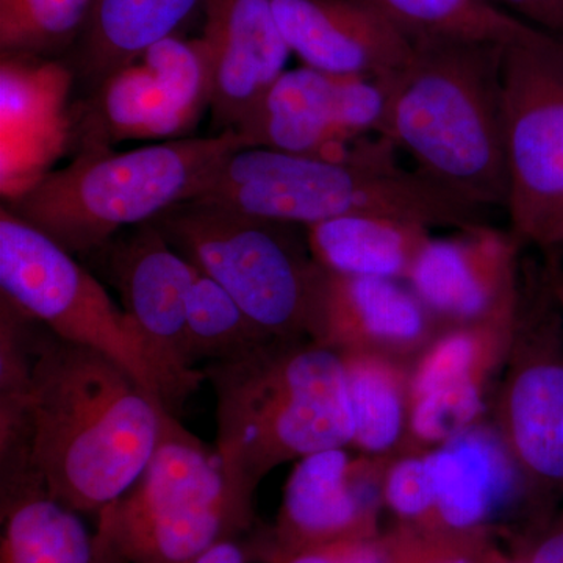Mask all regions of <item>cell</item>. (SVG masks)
<instances>
[{
  "label": "cell",
  "instance_id": "cell-1",
  "mask_svg": "<svg viewBox=\"0 0 563 563\" xmlns=\"http://www.w3.org/2000/svg\"><path fill=\"white\" fill-rule=\"evenodd\" d=\"M165 413L117 362L40 322L29 396L32 462L58 501L76 512L117 501L151 461Z\"/></svg>",
  "mask_w": 563,
  "mask_h": 563
},
{
  "label": "cell",
  "instance_id": "cell-2",
  "mask_svg": "<svg viewBox=\"0 0 563 563\" xmlns=\"http://www.w3.org/2000/svg\"><path fill=\"white\" fill-rule=\"evenodd\" d=\"M217 396V453L244 533L254 496L277 466L351 448L354 420L342 355L309 339L276 340L202 368Z\"/></svg>",
  "mask_w": 563,
  "mask_h": 563
},
{
  "label": "cell",
  "instance_id": "cell-3",
  "mask_svg": "<svg viewBox=\"0 0 563 563\" xmlns=\"http://www.w3.org/2000/svg\"><path fill=\"white\" fill-rule=\"evenodd\" d=\"M503 44L466 40L415 43L387 85L379 135L406 151L415 169L479 209L509 201L504 132Z\"/></svg>",
  "mask_w": 563,
  "mask_h": 563
},
{
  "label": "cell",
  "instance_id": "cell-4",
  "mask_svg": "<svg viewBox=\"0 0 563 563\" xmlns=\"http://www.w3.org/2000/svg\"><path fill=\"white\" fill-rule=\"evenodd\" d=\"M244 147H252L250 141L225 131L128 152L81 150L68 166L44 174L3 207L81 261L125 229L195 199L211 174Z\"/></svg>",
  "mask_w": 563,
  "mask_h": 563
},
{
  "label": "cell",
  "instance_id": "cell-5",
  "mask_svg": "<svg viewBox=\"0 0 563 563\" xmlns=\"http://www.w3.org/2000/svg\"><path fill=\"white\" fill-rule=\"evenodd\" d=\"M398 151L390 146L372 157L333 162L244 147L211 174L195 199L302 228L351 214H388L451 231L488 222L487 210L402 168Z\"/></svg>",
  "mask_w": 563,
  "mask_h": 563
},
{
  "label": "cell",
  "instance_id": "cell-6",
  "mask_svg": "<svg viewBox=\"0 0 563 563\" xmlns=\"http://www.w3.org/2000/svg\"><path fill=\"white\" fill-rule=\"evenodd\" d=\"M98 515L95 536L109 563H190L247 536L233 517L217 448L168 412L144 472Z\"/></svg>",
  "mask_w": 563,
  "mask_h": 563
},
{
  "label": "cell",
  "instance_id": "cell-7",
  "mask_svg": "<svg viewBox=\"0 0 563 563\" xmlns=\"http://www.w3.org/2000/svg\"><path fill=\"white\" fill-rule=\"evenodd\" d=\"M152 222L276 339H309L317 263L306 228L198 199L177 203Z\"/></svg>",
  "mask_w": 563,
  "mask_h": 563
},
{
  "label": "cell",
  "instance_id": "cell-8",
  "mask_svg": "<svg viewBox=\"0 0 563 563\" xmlns=\"http://www.w3.org/2000/svg\"><path fill=\"white\" fill-rule=\"evenodd\" d=\"M492 421L526 476L563 498V312L553 258L525 255L512 340L492 402Z\"/></svg>",
  "mask_w": 563,
  "mask_h": 563
},
{
  "label": "cell",
  "instance_id": "cell-9",
  "mask_svg": "<svg viewBox=\"0 0 563 563\" xmlns=\"http://www.w3.org/2000/svg\"><path fill=\"white\" fill-rule=\"evenodd\" d=\"M0 296L66 342L102 352L161 402L140 333L106 284L5 207L0 210Z\"/></svg>",
  "mask_w": 563,
  "mask_h": 563
},
{
  "label": "cell",
  "instance_id": "cell-10",
  "mask_svg": "<svg viewBox=\"0 0 563 563\" xmlns=\"http://www.w3.org/2000/svg\"><path fill=\"white\" fill-rule=\"evenodd\" d=\"M509 229L539 246L563 213V44L533 29L504 47Z\"/></svg>",
  "mask_w": 563,
  "mask_h": 563
},
{
  "label": "cell",
  "instance_id": "cell-11",
  "mask_svg": "<svg viewBox=\"0 0 563 563\" xmlns=\"http://www.w3.org/2000/svg\"><path fill=\"white\" fill-rule=\"evenodd\" d=\"M103 284L120 292L122 309L143 342L163 409L180 418L207 383L187 355V303L199 269L174 250L154 222L114 235L81 258Z\"/></svg>",
  "mask_w": 563,
  "mask_h": 563
},
{
  "label": "cell",
  "instance_id": "cell-12",
  "mask_svg": "<svg viewBox=\"0 0 563 563\" xmlns=\"http://www.w3.org/2000/svg\"><path fill=\"white\" fill-rule=\"evenodd\" d=\"M213 76L202 38L169 36L107 77L68 117L77 151L125 140H180L210 109Z\"/></svg>",
  "mask_w": 563,
  "mask_h": 563
},
{
  "label": "cell",
  "instance_id": "cell-13",
  "mask_svg": "<svg viewBox=\"0 0 563 563\" xmlns=\"http://www.w3.org/2000/svg\"><path fill=\"white\" fill-rule=\"evenodd\" d=\"M387 85L301 66L285 69L236 132L252 147L350 162L387 150Z\"/></svg>",
  "mask_w": 563,
  "mask_h": 563
},
{
  "label": "cell",
  "instance_id": "cell-14",
  "mask_svg": "<svg viewBox=\"0 0 563 563\" xmlns=\"http://www.w3.org/2000/svg\"><path fill=\"white\" fill-rule=\"evenodd\" d=\"M321 451L296 461L276 523L254 531L258 562L273 563L307 548L379 536L384 473L390 459Z\"/></svg>",
  "mask_w": 563,
  "mask_h": 563
},
{
  "label": "cell",
  "instance_id": "cell-15",
  "mask_svg": "<svg viewBox=\"0 0 563 563\" xmlns=\"http://www.w3.org/2000/svg\"><path fill=\"white\" fill-rule=\"evenodd\" d=\"M429 457L437 528L509 539L558 510L526 476L492 417L433 448Z\"/></svg>",
  "mask_w": 563,
  "mask_h": 563
},
{
  "label": "cell",
  "instance_id": "cell-16",
  "mask_svg": "<svg viewBox=\"0 0 563 563\" xmlns=\"http://www.w3.org/2000/svg\"><path fill=\"white\" fill-rule=\"evenodd\" d=\"M515 314L443 329L415 358L407 450L431 451L492 417Z\"/></svg>",
  "mask_w": 563,
  "mask_h": 563
},
{
  "label": "cell",
  "instance_id": "cell-17",
  "mask_svg": "<svg viewBox=\"0 0 563 563\" xmlns=\"http://www.w3.org/2000/svg\"><path fill=\"white\" fill-rule=\"evenodd\" d=\"M525 244L510 229L485 222L431 236L406 284L443 329L515 312Z\"/></svg>",
  "mask_w": 563,
  "mask_h": 563
},
{
  "label": "cell",
  "instance_id": "cell-18",
  "mask_svg": "<svg viewBox=\"0 0 563 563\" xmlns=\"http://www.w3.org/2000/svg\"><path fill=\"white\" fill-rule=\"evenodd\" d=\"M443 331L401 280L344 276L317 263L307 335L339 352H372L412 365Z\"/></svg>",
  "mask_w": 563,
  "mask_h": 563
},
{
  "label": "cell",
  "instance_id": "cell-19",
  "mask_svg": "<svg viewBox=\"0 0 563 563\" xmlns=\"http://www.w3.org/2000/svg\"><path fill=\"white\" fill-rule=\"evenodd\" d=\"M292 54L310 68L383 80L409 65L415 43L361 0H273Z\"/></svg>",
  "mask_w": 563,
  "mask_h": 563
},
{
  "label": "cell",
  "instance_id": "cell-20",
  "mask_svg": "<svg viewBox=\"0 0 563 563\" xmlns=\"http://www.w3.org/2000/svg\"><path fill=\"white\" fill-rule=\"evenodd\" d=\"M202 11L213 76L211 122L218 133L236 131L279 79L291 51L273 0H203Z\"/></svg>",
  "mask_w": 563,
  "mask_h": 563
},
{
  "label": "cell",
  "instance_id": "cell-21",
  "mask_svg": "<svg viewBox=\"0 0 563 563\" xmlns=\"http://www.w3.org/2000/svg\"><path fill=\"white\" fill-rule=\"evenodd\" d=\"M203 0H96L90 20L70 49L73 77L87 92L176 35Z\"/></svg>",
  "mask_w": 563,
  "mask_h": 563
},
{
  "label": "cell",
  "instance_id": "cell-22",
  "mask_svg": "<svg viewBox=\"0 0 563 563\" xmlns=\"http://www.w3.org/2000/svg\"><path fill=\"white\" fill-rule=\"evenodd\" d=\"M314 263L344 276L406 282L431 229L388 214H351L306 228Z\"/></svg>",
  "mask_w": 563,
  "mask_h": 563
},
{
  "label": "cell",
  "instance_id": "cell-23",
  "mask_svg": "<svg viewBox=\"0 0 563 563\" xmlns=\"http://www.w3.org/2000/svg\"><path fill=\"white\" fill-rule=\"evenodd\" d=\"M0 563H109L76 510L52 496L44 481L0 492Z\"/></svg>",
  "mask_w": 563,
  "mask_h": 563
},
{
  "label": "cell",
  "instance_id": "cell-24",
  "mask_svg": "<svg viewBox=\"0 0 563 563\" xmlns=\"http://www.w3.org/2000/svg\"><path fill=\"white\" fill-rule=\"evenodd\" d=\"M354 439L358 454L391 459L409 439L412 365L372 352H343Z\"/></svg>",
  "mask_w": 563,
  "mask_h": 563
},
{
  "label": "cell",
  "instance_id": "cell-25",
  "mask_svg": "<svg viewBox=\"0 0 563 563\" xmlns=\"http://www.w3.org/2000/svg\"><path fill=\"white\" fill-rule=\"evenodd\" d=\"M379 11L413 43L466 40L512 44L533 31L488 0H361Z\"/></svg>",
  "mask_w": 563,
  "mask_h": 563
},
{
  "label": "cell",
  "instance_id": "cell-26",
  "mask_svg": "<svg viewBox=\"0 0 563 563\" xmlns=\"http://www.w3.org/2000/svg\"><path fill=\"white\" fill-rule=\"evenodd\" d=\"M276 340L280 339L252 320L218 282L198 272L187 303V355L192 366L242 357Z\"/></svg>",
  "mask_w": 563,
  "mask_h": 563
},
{
  "label": "cell",
  "instance_id": "cell-27",
  "mask_svg": "<svg viewBox=\"0 0 563 563\" xmlns=\"http://www.w3.org/2000/svg\"><path fill=\"white\" fill-rule=\"evenodd\" d=\"M96 0H0V49L47 58L73 49Z\"/></svg>",
  "mask_w": 563,
  "mask_h": 563
},
{
  "label": "cell",
  "instance_id": "cell-28",
  "mask_svg": "<svg viewBox=\"0 0 563 563\" xmlns=\"http://www.w3.org/2000/svg\"><path fill=\"white\" fill-rule=\"evenodd\" d=\"M383 498L393 523L437 529L435 485L429 451H409L388 461Z\"/></svg>",
  "mask_w": 563,
  "mask_h": 563
},
{
  "label": "cell",
  "instance_id": "cell-29",
  "mask_svg": "<svg viewBox=\"0 0 563 563\" xmlns=\"http://www.w3.org/2000/svg\"><path fill=\"white\" fill-rule=\"evenodd\" d=\"M390 563H484L493 539L483 532L422 529L393 523L384 529Z\"/></svg>",
  "mask_w": 563,
  "mask_h": 563
},
{
  "label": "cell",
  "instance_id": "cell-30",
  "mask_svg": "<svg viewBox=\"0 0 563 563\" xmlns=\"http://www.w3.org/2000/svg\"><path fill=\"white\" fill-rule=\"evenodd\" d=\"M273 563H390L384 532L307 548Z\"/></svg>",
  "mask_w": 563,
  "mask_h": 563
},
{
  "label": "cell",
  "instance_id": "cell-31",
  "mask_svg": "<svg viewBox=\"0 0 563 563\" xmlns=\"http://www.w3.org/2000/svg\"><path fill=\"white\" fill-rule=\"evenodd\" d=\"M506 540L520 563H563V510Z\"/></svg>",
  "mask_w": 563,
  "mask_h": 563
},
{
  "label": "cell",
  "instance_id": "cell-32",
  "mask_svg": "<svg viewBox=\"0 0 563 563\" xmlns=\"http://www.w3.org/2000/svg\"><path fill=\"white\" fill-rule=\"evenodd\" d=\"M563 44V0H488Z\"/></svg>",
  "mask_w": 563,
  "mask_h": 563
},
{
  "label": "cell",
  "instance_id": "cell-33",
  "mask_svg": "<svg viewBox=\"0 0 563 563\" xmlns=\"http://www.w3.org/2000/svg\"><path fill=\"white\" fill-rule=\"evenodd\" d=\"M539 252H562L563 251V213L551 224L544 233L542 242L537 246Z\"/></svg>",
  "mask_w": 563,
  "mask_h": 563
},
{
  "label": "cell",
  "instance_id": "cell-34",
  "mask_svg": "<svg viewBox=\"0 0 563 563\" xmlns=\"http://www.w3.org/2000/svg\"><path fill=\"white\" fill-rule=\"evenodd\" d=\"M484 563H520L509 547H504L499 539H493L485 553Z\"/></svg>",
  "mask_w": 563,
  "mask_h": 563
},
{
  "label": "cell",
  "instance_id": "cell-35",
  "mask_svg": "<svg viewBox=\"0 0 563 563\" xmlns=\"http://www.w3.org/2000/svg\"><path fill=\"white\" fill-rule=\"evenodd\" d=\"M544 254H550L551 258H553L554 295L563 312V266L561 261L562 252H544Z\"/></svg>",
  "mask_w": 563,
  "mask_h": 563
}]
</instances>
